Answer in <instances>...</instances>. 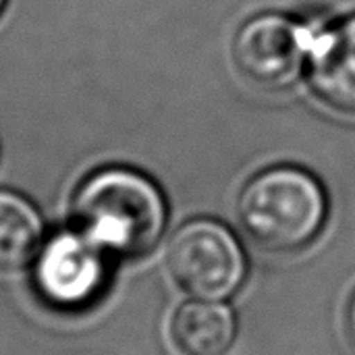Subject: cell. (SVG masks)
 Wrapping results in <instances>:
<instances>
[{"instance_id":"obj_1","label":"cell","mask_w":355,"mask_h":355,"mask_svg":"<svg viewBox=\"0 0 355 355\" xmlns=\"http://www.w3.org/2000/svg\"><path fill=\"white\" fill-rule=\"evenodd\" d=\"M166 202L158 185L131 168H102L75 191L73 220L108 256L141 258L160 241Z\"/></svg>"},{"instance_id":"obj_2","label":"cell","mask_w":355,"mask_h":355,"mask_svg":"<svg viewBox=\"0 0 355 355\" xmlns=\"http://www.w3.org/2000/svg\"><path fill=\"white\" fill-rule=\"evenodd\" d=\"M327 193L320 181L300 166H272L243 187L237 218L245 235L268 252H300L327 220Z\"/></svg>"},{"instance_id":"obj_3","label":"cell","mask_w":355,"mask_h":355,"mask_svg":"<svg viewBox=\"0 0 355 355\" xmlns=\"http://www.w3.org/2000/svg\"><path fill=\"white\" fill-rule=\"evenodd\" d=\"M166 268L173 283L196 300L223 302L245 279V254L237 237L220 223H185L168 241Z\"/></svg>"},{"instance_id":"obj_4","label":"cell","mask_w":355,"mask_h":355,"mask_svg":"<svg viewBox=\"0 0 355 355\" xmlns=\"http://www.w3.org/2000/svg\"><path fill=\"white\" fill-rule=\"evenodd\" d=\"M106 256L79 229L58 231L44 239L31 264L40 297L58 310L92 306L108 279Z\"/></svg>"},{"instance_id":"obj_5","label":"cell","mask_w":355,"mask_h":355,"mask_svg":"<svg viewBox=\"0 0 355 355\" xmlns=\"http://www.w3.org/2000/svg\"><path fill=\"white\" fill-rule=\"evenodd\" d=\"M312 35L295 19L262 12L241 25L233 40L237 71L266 92L285 89L304 71Z\"/></svg>"},{"instance_id":"obj_6","label":"cell","mask_w":355,"mask_h":355,"mask_svg":"<svg viewBox=\"0 0 355 355\" xmlns=\"http://www.w3.org/2000/svg\"><path fill=\"white\" fill-rule=\"evenodd\" d=\"M308 56L316 96L335 110L355 114V12L312 37Z\"/></svg>"},{"instance_id":"obj_7","label":"cell","mask_w":355,"mask_h":355,"mask_svg":"<svg viewBox=\"0 0 355 355\" xmlns=\"http://www.w3.org/2000/svg\"><path fill=\"white\" fill-rule=\"evenodd\" d=\"M235 335V316L223 302H187L168 324V339L177 355H227Z\"/></svg>"},{"instance_id":"obj_8","label":"cell","mask_w":355,"mask_h":355,"mask_svg":"<svg viewBox=\"0 0 355 355\" xmlns=\"http://www.w3.org/2000/svg\"><path fill=\"white\" fill-rule=\"evenodd\" d=\"M44 243L37 210L23 196L0 191V272H19L33 264Z\"/></svg>"},{"instance_id":"obj_9","label":"cell","mask_w":355,"mask_h":355,"mask_svg":"<svg viewBox=\"0 0 355 355\" xmlns=\"http://www.w3.org/2000/svg\"><path fill=\"white\" fill-rule=\"evenodd\" d=\"M347 335H349V341L355 349V293L349 302V308H347Z\"/></svg>"},{"instance_id":"obj_10","label":"cell","mask_w":355,"mask_h":355,"mask_svg":"<svg viewBox=\"0 0 355 355\" xmlns=\"http://www.w3.org/2000/svg\"><path fill=\"white\" fill-rule=\"evenodd\" d=\"M2 6H4V0H0V8H2Z\"/></svg>"}]
</instances>
